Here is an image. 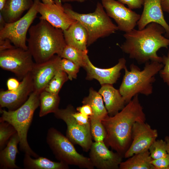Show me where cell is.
Returning <instances> with one entry per match:
<instances>
[{
    "instance_id": "cell-29",
    "label": "cell",
    "mask_w": 169,
    "mask_h": 169,
    "mask_svg": "<svg viewBox=\"0 0 169 169\" xmlns=\"http://www.w3.org/2000/svg\"><path fill=\"white\" fill-rule=\"evenodd\" d=\"M16 133V130L11 124L0 121V150L5 147L11 137Z\"/></svg>"
},
{
    "instance_id": "cell-45",
    "label": "cell",
    "mask_w": 169,
    "mask_h": 169,
    "mask_svg": "<svg viewBox=\"0 0 169 169\" xmlns=\"http://www.w3.org/2000/svg\"><path fill=\"white\" fill-rule=\"evenodd\" d=\"M44 3L52 4L54 2V0H41Z\"/></svg>"
},
{
    "instance_id": "cell-40",
    "label": "cell",
    "mask_w": 169,
    "mask_h": 169,
    "mask_svg": "<svg viewBox=\"0 0 169 169\" xmlns=\"http://www.w3.org/2000/svg\"><path fill=\"white\" fill-rule=\"evenodd\" d=\"M161 2L163 11L169 13V0H161Z\"/></svg>"
},
{
    "instance_id": "cell-20",
    "label": "cell",
    "mask_w": 169,
    "mask_h": 169,
    "mask_svg": "<svg viewBox=\"0 0 169 169\" xmlns=\"http://www.w3.org/2000/svg\"><path fill=\"white\" fill-rule=\"evenodd\" d=\"M63 33L66 44L81 50H87L88 33L79 22L76 21L67 29L63 31Z\"/></svg>"
},
{
    "instance_id": "cell-13",
    "label": "cell",
    "mask_w": 169,
    "mask_h": 169,
    "mask_svg": "<svg viewBox=\"0 0 169 169\" xmlns=\"http://www.w3.org/2000/svg\"><path fill=\"white\" fill-rule=\"evenodd\" d=\"M33 90V79L30 72L23 78L17 88L0 91V108L5 107L10 110L17 109L26 101Z\"/></svg>"
},
{
    "instance_id": "cell-37",
    "label": "cell",
    "mask_w": 169,
    "mask_h": 169,
    "mask_svg": "<svg viewBox=\"0 0 169 169\" xmlns=\"http://www.w3.org/2000/svg\"><path fill=\"white\" fill-rule=\"evenodd\" d=\"M76 110L90 117L93 115L92 108L90 106L87 104H83L82 106L77 107Z\"/></svg>"
},
{
    "instance_id": "cell-28",
    "label": "cell",
    "mask_w": 169,
    "mask_h": 169,
    "mask_svg": "<svg viewBox=\"0 0 169 169\" xmlns=\"http://www.w3.org/2000/svg\"><path fill=\"white\" fill-rule=\"evenodd\" d=\"M68 79L66 73L59 69L49 81L44 90L54 94L59 95L63 85Z\"/></svg>"
},
{
    "instance_id": "cell-4",
    "label": "cell",
    "mask_w": 169,
    "mask_h": 169,
    "mask_svg": "<svg viewBox=\"0 0 169 169\" xmlns=\"http://www.w3.org/2000/svg\"><path fill=\"white\" fill-rule=\"evenodd\" d=\"M145 64L142 70L133 63L130 66V71L126 67L124 69L125 74L119 90L126 103L139 94L148 96L153 92L155 76L164 65L161 63L152 61Z\"/></svg>"
},
{
    "instance_id": "cell-3",
    "label": "cell",
    "mask_w": 169,
    "mask_h": 169,
    "mask_svg": "<svg viewBox=\"0 0 169 169\" xmlns=\"http://www.w3.org/2000/svg\"><path fill=\"white\" fill-rule=\"evenodd\" d=\"M28 32V50L35 63L45 62L55 55L60 56L66 45L63 31L45 20L40 19L31 26Z\"/></svg>"
},
{
    "instance_id": "cell-30",
    "label": "cell",
    "mask_w": 169,
    "mask_h": 169,
    "mask_svg": "<svg viewBox=\"0 0 169 169\" xmlns=\"http://www.w3.org/2000/svg\"><path fill=\"white\" fill-rule=\"evenodd\" d=\"M90 119L91 133L95 141H104L106 132L102 121L91 118H90Z\"/></svg>"
},
{
    "instance_id": "cell-6",
    "label": "cell",
    "mask_w": 169,
    "mask_h": 169,
    "mask_svg": "<svg viewBox=\"0 0 169 169\" xmlns=\"http://www.w3.org/2000/svg\"><path fill=\"white\" fill-rule=\"evenodd\" d=\"M65 12L73 19L79 22L86 30L88 35L87 46L100 38L107 37L118 30L104 10L101 3L98 2L95 11L80 13L74 11L71 5H63Z\"/></svg>"
},
{
    "instance_id": "cell-18",
    "label": "cell",
    "mask_w": 169,
    "mask_h": 169,
    "mask_svg": "<svg viewBox=\"0 0 169 169\" xmlns=\"http://www.w3.org/2000/svg\"><path fill=\"white\" fill-rule=\"evenodd\" d=\"M143 5V11L137 23L138 29H143L151 23H155L164 28V36L169 38V25L164 17L161 0H144Z\"/></svg>"
},
{
    "instance_id": "cell-25",
    "label": "cell",
    "mask_w": 169,
    "mask_h": 169,
    "mask_svg": "<svg viewBox=\"0 0 169 169\" xmlns=\"http://www.w3.org/2000/svg\"><path fill=\"white\" fill-rule=\"evenodd\" d=\"M153 159L149 150L135 154L122 161L119 166L120 169H155L151 163Z\"/></svg>"
},
{
    "instance_id": "cell-36",
    "label": "cell",
    "mask_w": 169,
    "mask_h": 169,
    "mask_svg": "<svg viewBox=\"0 0 169 169\" xmlns=\"http://www.w3.org/2000/svg\"><path fill=\"white\" fill-rule=\"evenodd\" d=\"M124 4H126L131 9L141 8L144 3V0H118Z\"/></svg>"
},
{
    "instance_id": "cell-2",
    "label": "cell",
    "mask_w": 169,
    "mask_h": 169,
    "mask_svg": "<svg viewBox=\"0 0 169 169\" xmlns=\"http://www.w3.org/2000/svg\"><path fill=\"white\" fill-rule=\"evenodd\" d=\"M164 28L159 24L151 23L141 30L135 29L123 35L125 41L120 46L131 59L141 64L150 60L161 63L162 57L157 51L161 48L169 46V38L163 35Z\"/></svg>"
},
{
    "instance_id": "cell-12",
    "label": "cell",
    "mask_w": 169,
    "mask_h": 169,
    "mask_svg": "<svg viewBox=\"0 0 169 169\" xmlns=\"http://www.w3.org/2000/svg\"><path fill=\"white\" fill-rule=\"evenodd\" d=\"M158 136L157 130L152 129L145 121L136 122L132 129V142L124 157L128 158L135 154L148 150Z\"/></svg>"
},
{
    "instance_id": "cell-17",
    "label": "cell",
    "mask_w": 169,
    "mask_h": 169,
    "mask_svg": "<svg viewBox=\"0 0 169 169\" xmlns=\"http://www.w3.org/2000/svg\"><path fill=\"white\" fill-rule=\"evenodd\" d=\"M126 63L125 59L122 58L119 59L117 64L112 67L106 69L99 68L92 64L87 55L83 67L86 72V79L88 80L96 79L101 85L113 84L116 83L120 78L121 70L126 67Z\"/></svg>"
},
{
    "instance_id": "cell-8",
    "label": "cell",
    "mask_w": 169,
    "mask_h": 169,
    "mask_svg": "<svg viewBox=\"0 0 169 169\" xmlns=\"http://www.w3.org/2000/svg\"><path fill=\"white\" fill-rule=\"evenodd\" d=\"M31 8L22 17L18 20L6 23L0 30V39H9L14 46L25 50L28 49L26 44L27 32L38 13L37 6L40 0H33Z\"/></svg>"
},
{
    "instance_id": "cell-19",
    "label": "cell",
    "mask_w": 169,
    "mask_h": 169,
    "mask_svg": "<svg viewBox=\"0 0 169 169\" xmlns=\"http://www.w3.org/2000/svg\"><path fill=\"white\" fill-rule=\"evenodd\" d=\"M98 92L102 96L105 106L110 116H112L122 110L127 104L119 90L113 84H105L101 85Z\"/></svg>"
},
{
    "instance_id": "cell-14",
    "label": "cell",
    "mask_w": 169,
    "mask_h": 169,
    "mask_svg": "<svg viewBox=\"0 0 169 169\" xmlns=\"http://www.w3.org/2000/svg\"><path fill=\"white\" fill-rule=\"evenodd\" d=\"M37 10L41 15L40 19L45 20L54 27L63 31L67 29L76 20L65 12L60 0H54L52 4L44 3L39 1Z\"/></svg>"
},
{
    "instance_id": "cell-33",
    "label": "cell",
    "mask_w": 169,
    "mask_h": 169,
    "mask_svg": "<svg viewBox=\"0 0 169 169\" xmlns=\"http://www.w3.org/2000/svg\"><path fill=\"white\" fill-rule=\"evenodd\" d=\"M162 63L164 66L159 72L160 75L169 87V50L166 55H163L162 57Z\"/></svg>"
},
{
    "instance_id": "cell-31",
    "label": "cell",
    "mask_w": 169,
    "mask_h": 169,
    "mask_svg": "<svg viewBox=\"0 0 169 169\" xmlns=\"http://www.w3.org/2000/svg\"><path fill=\"white\" fill-rule=\"evenodd\" d=\"M148 150L153 159L162 158L168 154L166 149V142L162 139L156 140L151 145Z\"/></svg>"
},
{
    "instance_id": "cell-27",
    "label": "cell",
    "mask_w": 169,
    "mask_h": 169,
    "mask_svg": "<svg viewBox=\"0 0 169 169\" xmlns=\"http://www.w3.org/2000/svg\"><path fill=\"white\" fill-rule=\"evenodd\" d=\"M88 50H82L73 46L67 45L63 49L60 57L69 59L83 68L85 64L86 57Z\"/></svg>"
},
{
    "instance_id": "cell-41",
    "label": "cell",
    "mask_w": 169,
    "mask_h": 169,
    "mask_svg": "<svg viewBox=\"0 0 169 169\" xmlns=\"http://www.w3.org/2000/svg\"><path fill=\"white\" fill-rule=\"evenodd\" d=\"M6 23L1 13H0V30L4 27Z\"/></svg>"
},
{
    "instance_id": "cell-39",
    "label": "cell",
    "mask_w": 169,
    "mask_h": 169,
    "mask_svg": "<svg viewBox=\"0 0 169 169\" xmlns=\"http://www.w3.org/2000/svg\"><path fill=\"white\" fill-rule=\"evenodd\" d=\"M20 83V82L15 78L9 79L7 82L8 90H12L17 88L19 86Z\"/></svg>"
},
{
    "instance_id": "cell-7",
    "label": "cell",
    "mask_w": 169,
    "mask_h": 169,
    "mask_svg": "<svg viewBox=\"0 0 169 169\" xmlns=\"http://www.w3.org/2000/svg\"><path fill=\"white\" fill-rule=\"evenodd\" d=\"M46 141L55 158L59 161L81 168H94L90 158L79 153L69 139L54 128L51 127L48 130Z\"/></svg>"
},
{
    "instance_id": "cell-9",
    "label": "cell",
    "mask_w": 169,
    "mask_h": 169,
    "mask_svg": "<svg viewBox=\"0 0 169 169\" xmlns=\"http://www.w3.org/2000/svg\"><path fill=\"white\" fill-rule=\"evenodd\" d=\"M75 110L71 105L64 109H58L54 113L57 119L63 120L67 125L66 136L73 143L80 146L86 152L90 151L93 143L90 125L80 124L72 115Z\"/></svg>"
},
{
    "instance_id": "cell-24",
    "label": "cell",
    "mask_w": 169,
    "mask_h": 169,
    "mask_svg": "<svg viewBox=\"0 0 169 169\" xmlns=\"http://www.w3.org/2000/svg\"><path fill=\"white\" fill-rule=\"evenodd\" d=\"M23 166L26 169H68L69 165L63 162H55L48 158L40 157L33 158L30 155L25 154Z\"/></svg>"
},
{
    "instance_id": "cell-26",
    "label": "cell",
    "mask_w": 169,
    "mask_h": 169,
    "mask_svg": "<svg viewBox=\"0 0 169 169\" xmlns=\"http://www.w3.org/2000/svg\"><path fill=\"white\" fill-rule=\"evenodd\" d=\"M40 117L48 114L54 113L58 109L60 101L59 95L54 94L43 90L39 94Z\"/></svg>"
},
{
    "instance_id": "cell-21",
    "label": "cell",
    "mask_w": 169,
    "mask_h": 169,
    "mask_svg": "<svg viewBox=\"0 0 169 169\" xmlns=\"http://www.w3.org/2000/svg\"><path fill=\"white\" fill-rule=\"evenodd\" d=\"M33 0H7L0 12L7 23L15 22L20 18L23 12L33 5Z\"/></svg>"
},
{
    "instance_id": "cell-5",
    "label": "cell",
    "mask_w": 169,
    "mask_h": 169,
    "mask_svg": "<svg viewBox=\"0 0 169 169\" xmlns=\"http://www.w3.org/2000/svg\"><path fill=\"white\" fill-rule=\"evenodd\" d=\"M39 94L33 91L26 101L15 110L7 111L0 109V121L8 122L15 128L20 139V150L35 158L39 156L29 146L27 141V134L34 112L39 105Z\"/></svg>"
},
{
    "instance_id": "cell-42",
    "label": "cell",
    "mask_w": 169,
    "mask_h": 169,
    "mask_svg": "<svg viewBox=\"0 0 169 169\" xmlns=\"http://www.w3.org/2000/svg\"><path fill=\"white\" fill-rule=\"evenodd\" d=\"M164 140L166 142V149L168 154L169 155V136H166L164 138Z\"/></svg>"
},
{
    "instance_id": "cell-16",
    "label": "cell",
    "mask_w": 169,
    "mask_h": 169,
    "mask_svg": "<svg viewBox=\"0 0 169 169\" xmlns=\"http://www.w3.org/2000/svg\"><path fill=\"white\" fill-rule=\"evenodd\" d=\"M89 158L94 167L99 169H118L123 157L110 150L104 141L93 142Z\"/></svg>"
},
{
    "instance_id": "cell-32",
    "label": "cell",
    "mask_w": 169,
    "mask_h": 169,
    "mask_svg": "<svg viewBox=\"0 0 169 169\" xmlns=\"http://www.w3.org/2000/svg\"><path fill=\"white\" fill-rule=\"evenodd\" d=\"M80 67L71 61L62 58L60 63V69L65 72L68 75L69 79L72 80L76 79Z\"/></svg>"
},
{
    "instance_id": "cell-38",
    "label": "cell",
    "mask_w": 169,
    "mask_h": 169,
    "mask_svg": "<svg viewBox=\"0 0 169 169\" xmlns=\"http://www.w3.org/2000/svg\"><path fill=\"white\" fill-rule=\"evenodd\" d=\"M11 42L8 38L0 39V52L16 47L11 44Z\"/></svg>"
},
{
    "instance_id": "cell-35",
    "label": "cell",
    "mask_w": 169,
    "mask_h": 169,
    "mask_svg": "<svg viewBox=\"0 0 169 169\" xmlns=\"http://www.w3.org/2000/svg\"><path fill=\"white\" fill-rule=\"evenodd\" d=\"M72 115L75 120L80 124L84 126H90V117L76 111L75 109Z\"/></svg>"
},
{
    "instance_id": "cell-1",
    "label": "cell",
    "mask_w": 169,
    "mask_h": 169,
    "mask_svg": "<svg viewBox=\"0 0 169 169\" xmlns=\"http://www.w3.org/2000/svg\"><path fill=\"white\" fill-rule=\"evenodd\" d=\"M138 95L117 113L112 116L109 115L102 120L106 132L104 142L108 147H110L123 157L131 143L134 124L146 120Z\"/></svg>"
},
{
    "instance_id": "cell-44",
    "label": "cell",
    "mask_w": 169,
    "mask_h": 169,
    "mask_svg": "<svg viewBox=\"0 0 169 169\" xmlns=\"http://www.w3.org/2000/svg\"><path fill=\"white\" fill-rule=\"evenodd\" d=\"M7 0H0V11L3 8Z\"/></svg>"
},
{
    "instance_id": "cell-34",
    "label": "cell",
    "mask_w": 169,
    "mask_h": 169,
    "mask_svg": "<svg viewBox=\"0 0 169 169\" xmlns=\"http://www.w3.org/2000/svg\"><path fill=\"white\" fill-rule=\"evenodd\" d=\"M151 163L155 169H169V155L162 158L153 159Z\"/></svg>"
},
{
    "instance_id": "cell-11",
    "label": "cell",
    "mask_w": 169,
    "mask_h": 169,
    "mask_svg": "<svg viewBox=\"0 0 169 169\" xmlns=\"http://www.w3.org/2000/svg\"><path fill=\"white\" fill-rule=\"evenodd\" d=\"M101 3L108 16L116 23L118 30L128 32L134 29L137 25L141 15L118 1L101 0Z\"/></svg>"
},
{
    "instance_id": "cell-15",
    "label": "cell",
    "mask_w": 169,
    "mask_h": 169,
    "mask_svg": "<svg viewBox=\"0 0 169 169\" xmlns=\"http://www.w3.org/2000/svg\"><path fill=\"white\" fill-rule=\"evenodd\" d=\"M62 58L55 55L49 60L39 63H35L31 72L33 90L39 94L45 88L57 71L60 69Z\"/></svg>"
},
{
    "instance_id": "cell-23",
    "label": "cell",
    "mask_w": 169,
    "mask_h": 169,
    "mask_svg": "<svg viewBox=\"0 0 169 169\" xmlns=\"http://www.w3.org/2000/svg\"><path fill=\"white\" fill-rule=\"evenodd\" d=\"M103 101L102 96L98 92L91 88L88 96L83 98L82 103L83 105L87 104L90 106L93 115L90 118L102 121L109 116Z\"/></svg>"
},
{
    "instance_id": "cell-43",
    "label": "cell",
    "mask_w": 169,
    "mask_h": 169,
    "mask_svg": "<svg viewBox=\"0 0 169 169\" xmlns=\"http://www.w3.org/2000/svg\"><path fill=\"white\" fill-rule=\"evenodd\" d=\"M62 2L65 3L68 2H76L79 3L84 2L87 0H60Z\"/></svg>"
},
{
    "instance_id": "cell-22",
    "label": "cell",
    "mask_w": 169,
    "mask_h": 169,
    "mask_svg": "<svg viewBox=\"0 0 169 169\" xmlns=\"http://www.w3.org/2000/svg\"><path fill=\"white\" fill-rule=\"evenodd\" d=\"M19 142V137L16 133L11 137L6 146L0 150V169L21 168L15 163L17 155L19 153L18 145Z\"/></svg>"
},
{
    "instance_id": "cell-10",
    "label": "cell",
    "mask_w": 169,
    "mask_h": 169,
    "mask_svg": "<svg viewBox=\"0 0 169 169\" xmlns=\"http://www.w3.org/2000/svg\"><path fill=\"white\" fill-rule=\"evenodd\" d=\"M28 49L15 47L0 52V67L22 79L31 72L35 63Z\"/></svg>"
}]
</instances>
